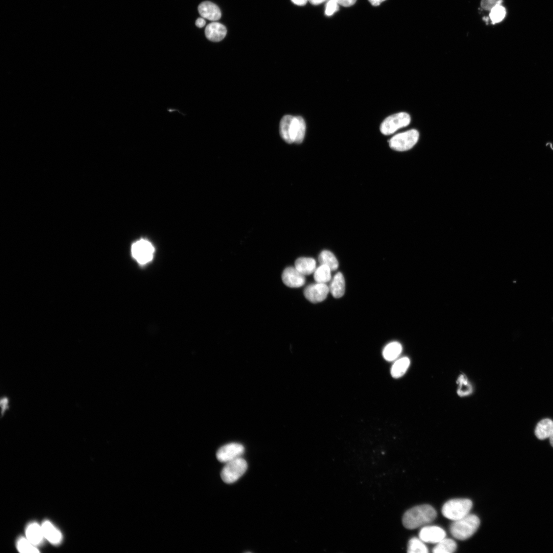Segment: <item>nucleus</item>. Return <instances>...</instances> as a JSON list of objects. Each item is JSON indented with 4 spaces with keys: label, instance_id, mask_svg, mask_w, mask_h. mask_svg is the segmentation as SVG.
Instances as JSON below:
<instances>
[{
    "label": "nucleus",
    "instance_id": "f257e3e1",
    "mask_svg": "<svg viewBox=\"0 0 553 553\" xmlns=\"http://www.w3.org/2000/svg\"><path fill=\"white\" fill-rule=\"evenodd\" d=\"M306 133V124L301 117L286 115L280 123V136L288 143H301Z\"/></svg>",
    "mask_w": 553,
    "mask_h": 553
},
{
    "label": "nucleus",
    "instance_id": "f03ea898",
    "mask_svg": "<svg viewBox=\"0 0 553 553\" xmlns=\"http://www.w3.org/2000/svg\"><path fill=\"white\" fill-rule=\"evenodd\" d=\"M437 513L433 507L428 505L415 507L404 515L403 524L408 529H415L432 523L436 518Z\"/></svg>",
    "mask_w": 553,
    "mask_h": 553
},
{
    "label": "nucleus",
    "instance_id": "7ed1b4c3",
    "mask_svg": "<svg viewBox=\"0 0 553 553\" xmlns=\"http://www.w3.org/2000/svg\"><path fill=\"white\" fill-rule=\"evenodd\" d=\"M480 525L479 518L475 514H469L454 521L450 526V532L455 539L464 541L471 538L477 532Z\"/></svg>",
    "mask_w": 553,
    "mask_h": 553
},
{
    "label": "nucleus",
    "instance_id": "20e7f679",
    "mask_svg": "<svg viewBox=\"0 0 553 553\" xmlns=\"http://www.w3.org/2000/svg\"><path fill=\"white\" fill-rule=\"evenodd\" d=\"M473 506V501L469 499H451L444 504L442 512L446 518L455 521L468 515Z\"/></svg>",
    "mask_w": 553,
    "mask_h": 553
},
{
    "label": "nucleus",
    "instance_id": "39448f33",
    "mask_svg": "<svg viewBox=\"0 0 553 553\" xmlns=\"http://www.w3.org/2000/svg\"><path fill=\"white\" fill-rule=\"evenodd\" d=\"M419 138V134L417 130L412 129L393 137L389 141V144L390 147L395 151H406L414 147Z\"/></svg>",
    "mask_w": 553,
    "mask_h": 553
},
{
    "label": "nucleus",
    "instance_id": "423d86ee",
    "mask_svg": "<svg viewBox=\"0 0 553 553\" xmlns=\"http://www.w3.org/2000/svg\"><path fill=\"white\" fill-rule=\"evenodd\" d=\"M247 469V462L241 458H238L226 463L221 471V479L225 483H234L245 474Z\"/></svg>",
    "mask_w": 553,
    "mask_h": 553
},
{
    "label": "nucleus",
    "instance_id": "0eeeda50",
    "mask_svg": "<svg viewBox=\"0 0 553 553\" xmlns=\"http://www.w3.org/2000/svg\"><path fill=\"white\" fill-rule=\"evenodd\" d=\"M411 122L409 113L400 112L387 118L380 126V131L385 136L394 134L398 130L408 126Z\"/></svg>",
    "mask_w": 553,
    "mask_h": 553
},
{
    "label": "nucleus",
    "instance_id": "6e6552de",
    "mask_svg": "<svg viewBox=\"0 0 553 553\" xmlns=\"http://www.w3.org/2000/svg\"><path fill=\"white\" fill-rule=\"evenodd\" d=\"M154 252L155 249L152 244L145 239L136 241L132 247L133 257L140 265H145L151 262Z\"/></svg>",
    "mask_w": 553,
    "mask_h": 553
},
{
    "label": "nucleus",
    "instance_id": "1a4fd4ad",
    "mask_svg": "<svg viewBox=\"0 0 553 553\" xmlns=\"http://www.w3.org/2000/svg\"><path fill=\"white\" fill-rule=\"evenodd\" d=\"M245 452V448L238 443H230L221 447L217 451V460L221 462L227 463L241 458Z\"/></svg>",
    "mask_w": 553,
    "mask_h": 553
},
{
    "label": "nucleus",
    "instance_id": "9d476101",
    "mask_svg": "<svg viewBox=\"0 0 553 553\" xmlns=\"http://www.w3.org/2000/svg\"><path fill=\"white\" fill-rule=\"evenodd\" d=\"M329 292V287L326 284L317 283L307 286L304 294L308 301L317 303L326 299Z\"/></svg>",
    "mask_w": 553,
    "mask_h": 553
},
{
    "label": "nucleus",
    "instance_id": "9b49d317",
    "mask_svg": "<svg viewBox=\"0 0 553 553\" xmlns=\"http://www.w3.org/2000/svg\"><path fill=\"white\" fill-rule=\"evenodd\" d=\"M446 534L441 528L437 526H426L419 533V538L423 542L437 544L445 538Z\"/></svg>",
    "mask_w": 553,
    "mask_h": 553
},
{
    "label": "nucleus",
    "instance_id": "f8f14e48",
    "mask_svg": "<svg viewBox=\"0 0 553 553\" xmlns=\"http://www.w3.org/2000/svg\"><path fill=\"white\" fill-rule=\"evenodd\" d=\"M283 283L291 288L302 287L305 283V276L299 272L295 267H288L285 269L282 275Z\"/></svg>",
    "mask_w": 553,
    "mask_h": 553
},
{
    "label": "nucleus",
    "instance_id": "ddd939ff",
    "mask_svg": "<svg viewBox=\"0 0 553 553\" xmlns=\"http://www.w3.org/2000/svg\"><path fill=\"white\" fill-rule=\"evenodd\" d=\"M198 10L202 17L212 21L219 20L221 17V12L219 7L214 3L205 1L199 6Z\"/></svg>",
    "mask_w": 553,
    "mask_h": 553
},
{
    "label": "nucleus",
    "instance_id": "4468645a",
    "mask_svg": "<svg viewBox=\"0 0 553 553\" xmlns=\"http://www.w3.org/2000/svg\"><path fill=\"white\" fill-rule=\"evenodd\" d=\"M227 30L222 24L214 22L209 24L206 28L205 35L210 41L217 42L222 41L226 36Z\"/></svg>",
    "mask_w": 553,
    "mask_h": 553
},
{
    "label": "nucleus",
    "instance_id": "2eb2a0df",
    "mask_svg": "<svg viewBox=\"0 0 553 553\" xmlns=\"http://www.w3.org/2000/svg\"><path fill=\"white\" fill-rule=\"evenodd\" d=\"M26 535L27 540L35 546L42 544L45 539L42 526L36 523L30 524L27 526Z\"/></svg>",
    "mask_w": 553,
    "mask_h": 553
},
{
    "label": "nucleus",
    "instance_id": "dca6fc26",
    "mask_svg": "<svg viewBox=\"0 0 553 553\" xmlns=\"http://www.w3.org/2000/svg\"><path fill=\"white\" fill-rule=\"evenodd\" d=\"M42 526L45 539L54 545H59L62 541V535L50 522L45 521Z\"/></svg>",
    "mask_w": 553,
    "mask_h": 553
},
{
    "label": "nucleus",
    "instance_id": "f3484780",
    "mask_svg": "<svg viewBox=\"0 0 553 553\" xmlns=\"http://www.w3.org/2000/svg\"><path fill=\"white\" fill-rule=\"evenodd\" d=\"M330 292L335 298L343 297L346 290V281L344 276L340 272L337 273L329 286Z\"/></svg>",
    "mask_w": 553,
    "mask_h": 553
},
{
    "label": "nucleus",
    "instance_id": "a211bd4d",
    "mask_svg": "<svg viewBox=\"0 0 553 553\" xmlns=\"http://www.w3.org/2000/svg\"><path fill=\"white\" fill-rule=\"evenodd\" d=\"M553 433V421L549 418H545L540 421L537 425L535 434L540 440L549 438Z\"/></svg>",
    "mask_w": 553,
    "mask_h": 553
},
{
    "label": "nucleus",
    "instance_id": "6ab92c4d",
    "mask_svg": "<svg viewBox=\"0 0 553 553\" xmlns=\"http://www.w3.org/2000/svg\"><path fill=\"white\" fill-rule=\"evenodd\" d=\"M316 260L312 258H298L295 263L296 269L304 276L314 273L317 269Z\"/></svg>",
    "mask_w": 553,
    "mask_h": 553
},
{
    "label": "nucleus",
    "instance_id": "aec40b11",
    "mask_svg": "<svg viewBox=\"0 0 553 553\" xmlns=\"http://www.w3.org/2000/svg\"><path fill=\"white\" fill-rule=\"evenodd\" d=\"M402 345L398 342H393L387 345L383 351L384 359L388 361L396 360L402 351Z\"/></svg>",
    "mask_w": 553,
    "mask_h": 553
},
{
    "label": "nucleus",
    "instance_id": "412c9836",
    "mask_svg": "<svg viewBox=\"0 0 553 553\" xmlns=\"http://www.w3.org/2000/svg\"><path fill=\"white\" fill-rule=\"evenodd\" d=\"M411 364L409 357H403L395 362L392 367L391 374L393 378L402 377L408 370Z\"/></svg>",
    "mask_w": 553,
    "mask_h": 553
},
{
    "label": "nucleus",
    "instance_id": "4be33fe9",
    "mask_svg": "<svg viewBox=\"0 0 553 553\" xmlns=\"http://www.w3.org/2000/svg\"><path fill=\"white\" fill-rule=\"evenodd\" d=\"M319 262L321 265L328 266L332 271H336L339 267V263L335 256L330 251H322L319 256Z\"/></svg>",
    "mask_w": 553,
    "mask_h": 553
},
{
    "label": "nucleus",
    "instance_id": "5701e85b",
    "mask_svg": "<svg viewBox=\"0 0 553 553\" xmlns=\"http://www.w3.org/2000/svg\"><path fill=\"white\" fill-rule=\"evenodd\" d=\"M457 549V543L454 541L450 539H444L438 543L434 547L432 552L434 553H452L456 551Z\"/></svg>",
    "mask_w": 553,
    "mask_h": 553
},
{
    "label": "nucleus",
    "instance_id": "b1692460",
    "mask_svg": "<svg viewBox=\"0 0 553 553\" xmlns=\"http://www.w3.org/2000/svg\"><path fill=\"white\" fill-rule=\"evenodd\" d=\"M331 269L327 266L321 265L314 272V279L317 283L326 284L332 280Z\"/></svg>",
    "mask_w": 553,
    "mask_h": 553
},
{
    "label": "nucleus",
    "instance_id": "393cba45",
    "mask_svg": "<svg viewBox=\"0 0 553 553\" xmlns=\"http://www.w3.org/2000/svg\"><path fill=\"white\" fill-rule=\"evenodd\" d=\"M408 553H428L429 552L427 547L420 539L414 538L412 539L408 544Z\"/></svg>",
    "mask_w": 553,
    "mask_h": 553
},
{
    "label": "nucleus",
    "instance_id": "a878e982",
    "mask_svg": "<svg viewBox=\"0 0 553 553\" xmlns=\"http://www.w3.org/2000/svg\"><path fill=\"white\" fill-rule=\"evenodd\" d=\"M17 547L20 552L24 553H39L36 546L30 542L27 539L20 538L17 542Z\"/></svg>",
    "mask_w": 553,
    "mask_h": 553
},
{
    "label": "nucleus",
    "instance_id": "bb28decb",
    "mask_svg": "<svg viewBox=\"0 0 553 553\" xmlns=\"http://www.w3.org/2000/svg\"><path fill=\"white\" fill-rule=\"evenodd\" d=\"M506 14L505 8L499 4L491 10L490 17L493 24L498 23L505 18Z\"/></svg>",
    "mask_w": 553,
    "mask_h": 553
},
{
    "label": "nucleus",
    "instance_id": "cd10ccee",
    "mask_svg": "<svg viewBox=\"0 0 553 553\" xmlns=\"http://www.w3.org/2000/svg\"><path fill=\"white\" fill-rule=\"evenodd\" d=\"M458 383L459 385L458 393L460 396L465 397L472 393L473 389H472L467 378L464 375H462L459 378Z\"/></svg>",
    "mask_w": 553,
    "mask_h": 553
},
{
    "label": "nucleus",
    "instance_id": "c85d7f7f",
    "mask_svg": "<svg viewBox=\"0 0 553 553\" xmlns=\"http://www.w3.org/2000/svg\"><path fill=\"white\" fill-rule=\"evenodd\" d=\"M501 0H482V7L486 10H491L495 6L501 4Z\"/></svg>",
    "mask_w": 553,
    "mask_h": 553
},
{
    "label": "nucleus",
    "instance_id": "c756f323",
    "mask_svg": "<svg viewBox=\"0 0 553 553\" xmlns=\"http://www.w3.org/2000/svg\"><path fill=\"white\" fill-rule=\"evenodd\" d=\"M338 3L335 0H330L328 2L326 6V9H325V14L328 16L332 15L338 9Z\"/></svg>",
    "mask_w": 553,
    "mask_h": 553
},
{
    "label": "nucleus",
    "instance_id": "7c9ffc66",
    "mask_svg": "<svg viewBox=\"0 0 553 553\" xmlns=\"http://www.w3.org/2000/svg\"><path fill=\"white\" fill-rule=\"evenodd\" d=\"M1 415H3L9 409V399L7 397H3L1 400Z\"/></svg>",
    "mask_w": 553,
    "mask_h": 553
},
{
    "label": "nucleus",
    "instance_id": "2f4dec72",
    "mask_svg": "<svg viewBox=\"0 0 553 553\" xmlns=\"http://www.w3.org/2000/svg\"><path fill=\"white\" fill-rule=\"evenodd\" d=\"M335 1L342 6L350 7L355 4L356 0H335Z\"/></svg>",
    "mask_w": 553,
    "mask_h": 553
},
{
    "label": "nucleus",
    "instance_id": "473e14b6",
    "mask_svg": "<svg viewBox=\"0 0 553 553\" xmlns=\"http://www.w3.org/2000/svg\"><path fill=\"white\" fill-rule=\"evenodd\" d=\"M206 22L203 18H200L198 19L196 21V22H195V24H196V26L199 28L204 27L206 25Z\"/></svg>",
    "mask_w": 553,
    "mask_h": 553
},
{
    "label": "nucleus",
    "instance_id": "72a5a7b5",
    "mask_svg": "<svg viewBox=\"0 0 553 553\" xmlns=\"http://www.w3.org/2000/svg\"><path fill=\"white\" fill-rule=\"evenodd\" d=\"M291 1L294 4L302 6L305 5L307 3L308 0H291Z\"/></svg>",
    "mask_w": 553,
    "mask_h": 553
},
{
    "label": "nucleus",
    "instance_id": "f704fd0d",
    "mask_svg": "<svg viewBox=\"0 0 553 553\" xmlns=\"http://www.w3.org/2000/svg\"><path fill=\"white\" fill-rule=\"evenodd\" d=\"M369 2L374 6L380 5L385 0H368Z\"/></svg>",
    "mask_w": 553,
    "mask_h": 553
},
{
    "label": "nucleus",
    "instance_id": "c9c22d12",
    "mask_svg": "<svg viewBox=\"0 0 553 553\" xmlns=\"http://www.w3.org/2000/svg\"><path fill=\"white\" fill-rule=\"evenodd\" d=\"M308 1L311 4L316 5L320 4L326 1L327 0H308Z\"/></svg>",
    "mask_w": 553,
    "mask_h": 553
},
{
    "label": "nucleus",
    "instance_id": "e433bc0d",
    "mask_svg": "<svg viewBox=\"0 0 553 553\" xmlns=\"http://www.w3.org/2000/svg\"><path fill=\"white\" fill-rule=\"evenodd\" d=\"M549 439H550V444H551V446L553 447V433H552V434L551 435V436H550Z\"/></svg>",
    "mask_w": 553,
    "mask_h": 553
}]
</instances>
